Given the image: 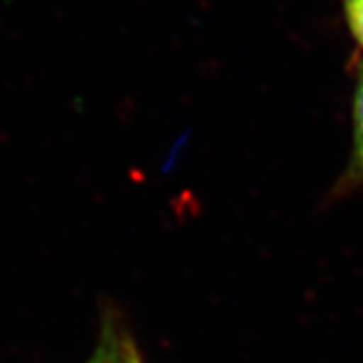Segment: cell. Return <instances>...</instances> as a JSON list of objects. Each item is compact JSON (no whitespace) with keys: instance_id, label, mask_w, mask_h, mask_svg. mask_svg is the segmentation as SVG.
<instances>
[{"instance_id":"1","label":"cell","mask_w":363,"mask_h":363,"mask_svg":"<svg viewBox=\"0 0 363 363\" xmlns=\"http://www.w3.org/2000/svg\"><path fill=\"white\" fill-rule=\"evenodd\" d=\"M352 120H354V137H352V161H350L349 177L350 181L363 179V65L356 76L354 107H352Z\"/></svg>"},{"instance_id":"2","label":"cell","mask_w":363,"mask_h":363,"mask_svg":"<svg viewBox=\"0 0 363 363\" xmlns=\"http://www.w3.org/2000/svg\"><path fill=\"white\" fill-rule=\"evenodd\" d=\"M100 349L106 363H144L133 340L118 330L106 332Z\"/></svg>"},{"instance_id":"3","label":"cell","mask_w":363,"mask_h":363,"mask_svg":"<svg viewBox=\"0 0 363 363\" xmlns=\"http://www.w3.org/2000/svg\"><path fill=\"white\" fill-rule=\"evenodd\" d=\"M345 17L356 43L363 48V0H345Z\"/></svg>"},{"instance_id":"4","label":"cell","mask_w":363,"mask_h":363,"mask_svg":"<svg viewBox=\"0 0 363 363\" xmlns=\"http://www.w3.org/2000/svg\"><path fill=\"white\" fill-rule=\"evenodd\" d=\"M87 363H106V358H104V352H101L100 347H98V350L94 352V356H92Z\"/></svg>"}]
</instances>
